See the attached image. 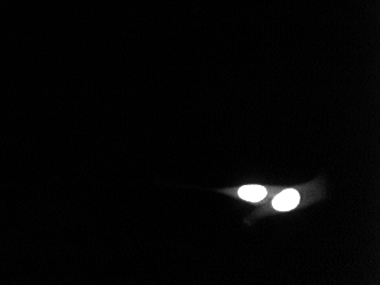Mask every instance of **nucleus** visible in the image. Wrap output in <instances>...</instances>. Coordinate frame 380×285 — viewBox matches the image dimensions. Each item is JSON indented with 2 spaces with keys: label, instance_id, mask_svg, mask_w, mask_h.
<instances>
[{
  "label": "nucleus",
  "instance_id": "nucleus-1",
  "mask_svg": "<svg viewBox=\"0 0 380 285\" xmlns=\"http://www.w3.org/2000/svg\"><path fill=\"white\" fill-rule=\"evenodd\" d=\"M299 203V195L296 190H285L273 199V208L279 212L294 209Z\"/></svg>",
  "mask_w": 380,
  "mask_h": 285
},
{
  "label": "nucleus",
  "instance_id": "nucleus-2",
  "mask_svg": "<svg viewBox=\"0 0 380 285\" xmlns=\"http://www.w3.org/2000/svg\"><path fill=\"white\" fill-rule=\"evenodd\" d=\"M267 190L261 185H245L240 188L238 195L241 199L251 201V203H259L267 197Z\"/></svg>",
  "mask_w": 380,
  "mask_h": 285
}]
</instances>
